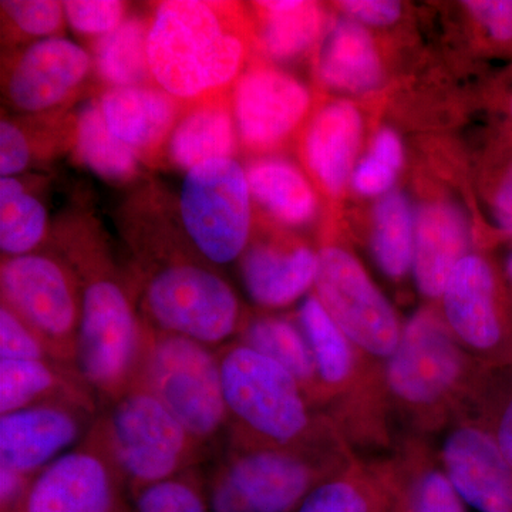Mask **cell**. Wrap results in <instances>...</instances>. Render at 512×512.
<instances>
[{"instance_id":"1","label":"cell","mask_w":512,"mask_h":512,"mask_svg":"<svg viewBox=\"0 0 512 512\" xmlns=\"http://www.w3.org/2000/svg\"><path fill=\"white\" fill-rule=\"evenodd\" d=\"M148 18L156 86L185 106L231 94L251 46V26L238 3L165 0Z\"/></svg>"},{"instance_id":"2","label":"cell","mask_w":512,"mask_h":512,"mask_svg":"<svg viewBox=\"0 0 512 512\" xmlns=\"http://www.w3.org/2000/svg\"><path fill=\"white\" fill-rule=\"evenodd\" d=\"M62 255L82 284L76 370L101 407L140 383L151 328L141 316L133 284L99 242H69Z\"/></svg>"},{"instance_id":"3","label":"cell","mask_w":512,"mask_h":512,"mask_svg":"<svg viewBox=\"0 0 512 512\" xmlns=\"http://www.w3.org/2000/svg\"><path fill=\"white\" fill-rule=\"evenodd\" d=\"M141 258L133 288L151 329L217 350L238 339L248 318L217 268L173 249Z\"/></svg>"},{"instance_id":"4","label":"cell","mask_w":512,"mask_h":512,"mask_svg":"<svg viewBox=\"0 0 512 512\" xmlns=\"http://www.w3.org/2000/svg\"><path fill=\"white\" fill-rule=\"evenodd\" d=\"M229 446L299 447L312 427L308 394L285 369L238 340L218 349Z\"/></svg>"},{"instance_id":"5","label":"cell","mask_w":512,"mask_h":512,"mask_svg":"<svg viewBox=\"0 0 512 512\" xmlns=\"http://www.w3.org/2000/svg\"><path fill=\"white\" fill-rule=\"evenodd\" d=\"M97 426L128 493L200 467L210 454L146 387L100 407Z\"/></svg>"},{"instance_id":"6","label":"cell","mask_w":512,"mask_h":512,"mask_svg":"<svg viewBox=\"0 0 512 512\" xmlns=\"http://www.w3.org/2000/svg\"><path fill=\"white\" fill-rule=\"evenodd\" d=\"M138 386L150 390L208 454L228 440L217 349L151 329Z\"/></svg>"},{"instance_id":"7","label":"cell","mask_w":512,"mask_h":512,"mask_svg":"<svg viewBox=\"0 0 512 512\" xmlns=\"http://www.w3.org/2000/svg\"><path fill=\"white\" fill-rule=\"evenodd\" d=\"M181 227L195 254L214 268L238 262L251 242L252 198L237 158L191 168L178 197Z\"/></svg>"},{"instance_id":"8","label":"cell","mask_w":512,"mask_h":512,"mask_svg":"<svg viewBox=\"0 0 512 512\" xmlns=\"http://www.w3.org/2000/svg\"><path fill=\"white\" fill-rule=\"evenodd\" d=\"M0 295L35 330L56 360L76 369L82 322V284L62 254H33L2 258Z\"/></svg>"},{"instance_id":"9","label":"cell","mask_w":512,"mask_h":512,"mask_svg":"<svg viewBox=\"0 0 512 512\" xmlns=\"http://www.w3.org/2000/svg\"><path fill=\"white\" fill-rule=\"evenodd\" d=\"M320 481L298 447L228 444L207 476L212 512H296Z\"/></svg>"},{"instance_id":"10","label":"cell","mask_w":512,"mask_h":512,"mask_svg":"<svg viewBox=\"0 0 512 512\" xmlns=\"http://www.w3.org/2000/svg\"><path fill=\"white\" fill-rule=\"evenodd\" d=\"M19 512H134L97 420L82 443L32 478Z\"/></svg>"},{"instance_id":"11","label":"cell","mask_w":512,"mask_h":512,"mask_svg":"<svg viewBox=\"0 0 512 512\" xmlns=\"http://www.w3.org/2000/svg\"><path fill=\"white\" fill-rule=\"evenodd\" d=\"M315 295L350 342L369 355L389 359L403 326L392 303L355 256L340 247L318 252Z\"/></svg>"},{"instance_id":"12","label":"cell","mask_w":512,"mask_h":512,"mask_svg":"<svg viewBox=\"0 0 512 512\" xmlns=\"http://www.w3.org/2000/svg\"><path fill=\"white\" fill-rule=\"evenodd\" d=\"M311 104L308 87L292 74L252 64L231 90L239 144L254 153L278 148L298 130Z\"/></svg>"},{"instance_id":"13","label":"cell","mask_w":512,"mask_h":512,"mask_svg":"<svg viewBox=\"0 0 512 512\" xmlns=\"http://www.w3.org/2000/svg\"><path fill=\"white\" fill-rule=\"evenodd\" d=\"M387 362V384L404 403L430 406L451 392L463 373L456 339L431 311H419L403 326Z\"/></svg>"},{"instance_id":"14","label":"cell","mask_w":512,"mask_h":512,"mask_svg":"<svg viewBox=\"0 0 512 512\" xmlns=\"http://www.w3.org/2000/svg\"><path fill=\"white\" fill-rule=\"evenodd\" d=\"M93 72L92 53L63 36L29 43L3 69L6 103L23 114L59 109Z\"/></svg>"},{"instance_id":"15","label":"cell","mask_w":512,"mask_h":512,"mask_svg":"<svg viewBox=\"0 0 512 512\" xmlns=\"http://www.w3.org/2000/svg\"><path fill=\"white\" fill-rule=\"evenodd\" d=\"M97 410L82 404H37L0 416V468L33 478L86 439Z\"/></svg>"},{"instance_id":"16","label":"cell","mask_w":512,"mask_h":512,"mask_svg":"<svg viewBox=\"0 0 512 512\" xmlns=\"http://www.w3.org/2000/svg\"><path fill=\"white\" fill-rule=\"evenodd\" d=\"M444 473L461 500L478 512H512V467L497 440L460 427L444 441Z\"/></svg>"},{"instance_id":"17","label":"cell","mask_w":512,"mask_h":512,"mask_svg":"<svg viewBox=\"0 0 512 512\" xmlns=\"http://www.w3.org/2000/svg\"><path fill=\"white\" fill-rule=\"evenodd\" d=\"M97 99L111 133L137 151L143 161L165 153L185 109V104L156 84L111 87Z\"/></svg>"},{"instance_id":"18","label":"cell","mask_w":512,"mask_h":512,"mask_svg":"<svg viewBox=\"0 0 512 512\" xmlns=\"http://www.w3.org/2000/svg\"><path fill=\"white\" fill-rule=\"evenodd\" d=\"M443 301L444 322L467 348L490 350L500 342L493 268L480 255H466L448 278Z\"/></svg>"},{"instance_id":"19","label":"cell","mask_w":512,"mask_h":512,"mask_svg":"<svg viewBox=\"0 0 512 512\" xmlns=\"http://www.w3.org/2000/svg\"><path fill=\"white\" fill-rule=\"evenodd\" d=\"M238 264L248 298L262 309H282L308 296L319 261L306 245L249 242Z\"/></svg>"},{"instance_id":"20","label":"cell","mask_w":512,"mask_h":512,"mask_svg":"<svg viewBox=\"0 0 512 512\" xmlns=\"http://www.w3.org/2000/svg\"><path fill=\"white\" fill-rule=\"evenodd\" d=\"M362 133V116L350 101H333L316 111L303 134L301 151L309 174L323 191L338 195L345 190Z\"/></svg>"},{"instance_id":"21","label":"cell","mask_w":512,"mask_h":512,"mask_svg":"<svg viewBox=\"0 0 512 512\" xmlns=\"http://www.w3.org/2000/svg\"><path fill=\"white\" fill-rule=\"evenodd\" d=\"M467 245V220L457 205L434 201L417 211L412 274L424 296L440 298Z\"/></svg>"},{"instance_id":"22","label":"cell","mask_w":512,"mask_h":512,"mask_svg":"<svg viewBox=\"0 0 512 512\" xmlns=\"http://www.w3.org/2000/svg\"><path fill=\"white\" fill-rule=\"evenodd\" d=\"M55 402L100 412L99 399L74 367L56 360H0V416Z\"/></svg>"},{"instance_id":"23","label":"cell","mask_w":512,"mask_h":512,"mask_svg":"<svg viewBox=\"0 0 512 512\" xmlns=\"http://www.w3.org/2000/svg\"><path fill=\"white\" fill-rule=\"evenodd\" d=\"M239 146L231 94L185 106L165 147L178 170L190 171L207 161L235 158Z\"/></svg>"},{"instance_id":"24","label":"cell","mask_w":512,"mask_h":512,"mask_svg":"<svg viewBox=\"0 0 512 512\" xmlns=\"http://www.w3.org/2000/svg\"><path fill=\"white\" fill-rule=\"evenodd\" d=\"M320 82L345 93H369L383 82V64L372 36L360 23L339 19L330 26L316 60Z\"/></svg>"},{"instance_id":"25","label":"cell","mask_w":512,"mask_h":512,"mask_svg":"<svg viewBox=\"0 0 512 512\" xmlns=\"http://www.w3.org/2000/svg\"><path fill=\"white\" fill-rule=\"evenodd\" d=\"M252 202L289 228L315 220L318 197L301 168L279 157H261L245 167Z\"/></svg>"},{"instance_id":"26","label":"cell","mask_w":512,"mask_h":512,"mask_svg":"<svg viewBox=\"0 0 512 512\" xmlns=\"http://www.w3.org/2000/svg\"><path fill=\"white\" fill-rule=\"evenodd\" d=\"M258 12L256 40L269 59L288 62L308 52L322 33V9L303 0H268L254 3Z\"/></svg>"},{"instance_id":"27","label":"cell","mask_w":512,"mask_h":512,"mask_svg":"<svg viewBox=\"0 0 512 512\" xmlns=\"http://www.w3.org/2000/svg\"><path fill=\"white\" fill-rule=\"evenodd\" d=\"M72 144L76 160L101 180L127 183L140 173L143 158L111 133L99 99L87 100L77 111Z\"/></svg>"},{"instance_id":"28","label":"cell","mask_w":512,"mask_h":512,"mask_svg":"<svg viewBox=\"0 0 512 512\" xmlns=\"http://www.w3.org/2000/svg\"><path fill=\"white\" fill-rule=\"evenodd\" d=\"M148 26L150 18L128 16L119 28L92 42L93 70L106 89L154 84L148 62Z\"/></svg>"},{"instance_id":"29","label":"cell","mask_w":512,"mask_h":512,"mask_svg":"<svg viewBox=\"0 0 512 512\" xmlns=\"http://www.w3.org/2000/svg\"><path fill=\"white\" fill-rule=\"evenodd\" d=\"M237 340L285 367L306 393L319 386L315 359L299 323L281 316H254L247 319Z\"/></svg>"},{"instance_id":"30","label":"cell","mask_w":512,"mask_h":512,"mask_svg":"<svg viewBox=\"0 0 512 512\" xmlns=\"http://www.w3.org/2000/svg\"><path fill=\"white\" fill-rule=\"evenodd\" d=\"M49 234L43 201L18 177L0 178V251L2 258L39 252Z\"/></svg>"},{"instance_id":"31","label":"cell","mask_w":512,"mask_h":512,"mask_svg":"<svg viewBox=\"0 0 512 512\" xmlns=\"http://www.w3.org/2000/svg\"><path fill=\"white\" fill-rule=\"evenodd\" d=\"M416 214L402 192H389L373 211L372 254L384 275L402 279L412 272Z\"/></svg>"},{"instance_id":"32","label":"cell","mask_w":512,"mask_h":512,"mask_svg":"<svg viewBox=\"0 0 512 512\" xmlns=\"http://www.w3.org/2000/svg\"><path fill=\"white\" fill-rule=\"evenodd\" d=\"M298 323L315 359L320 384L342 386L353 370V343L323 308L315 293L302 299Z\"/></svg>"},{"instance_id":"33","label":"cell","mask_w":512,"mask_h":512,"mask_svg":"<svg viewBox=\"0 0 512 512\" xmlns=\"http://www.w3.org/2000/svg\"><path fill=\"white\" fill-rule=\"evenodd\" d=\"M134 512H212L207 476L200 467L130 494Z\"/></svg>"},{"instance_id":"34","label":"cell","mask_w":512,"mask_h":512,"mask_svg":"<svg viewBox=\"0 0 512 512\" xmlns=\"http://www.w3.org/2000/svg\"><path fill=\"white\" fill-rule=\"evenodd\" d=\"M404 163V148L400 137L389 128L376 134L369 154L353 170L350 183L363 197L389 194Z\"/></svg>"},{"instance_id":"35","label":"cell","mask_w":512,"mask_h":512,"mask_svg":"<svg viewBox=\"0 0 512 512\" xmlns=\"http://www.w3.org/2000/svg\"><path fill=\"white\" fill-rule=\"evenodd\" d=\"M0 9L8 29L30 43L62 36L67 25L63 2L56 0H2Z\"/></svg>"},{"instance_id":"36","label":"cell","mask_w":512,"mask_h":512,"mask_svg":"<svg viewBox=\"0 0 512 512\" xmlns=\"http://www.w3.org/2000/svg\"><path fill=\"white\" fill-rule=\"evenodd\" d=\"M382 503L370 488L348 477L322 480L296 512H380Z\"/></svg>"},{"instance_id":"37","label":"cell","mask_w":512,"mask_h":512,"mask_svg":"<svg viewBox=\"0 0 512 512\" xmlns=\"http://www.w3.org/2000/svg\"><path fill=\"white\" fill-rule=\"evenodd\" d=\"M63 8L73 32L93 42L109 35L128 18V3L119 0H67Z\"/></svg>"},{"instance_id":"38","label":"cell","mask_w":512,"mask_h":512,"mask_svg":"<svg viewBox=\"0 0 512 512\" xmlns=\"http://www.w3.org/2000/svg\"><path fill=\"white\" fill-rule=\"evenodd\" d=\"M399 512H467L443 471L429 470L414 481Z\"/></svg>"},{"instance_id":"39","label":"cell","mask_w":512,"mask_h":512,"mask_svg":"<svg viewBox=\"0 0 512 512\" xmlns=\"http://www.w3.org/2000/svg\"><path fill=\"white\" fill-rule=\"evenodd\" d=\"M0 360H56L45 340L3 303L0 305Z\"/></svg>"},{"instance_id":"40","label":"cell","mask_w":512,"mask_h":512,"mask_svg":"<svg viewBox=\"0 0 512 512\" xmlns=\"http://www.w3.org/2000/svg\"><path fill=\"white\" fill-rule=\"evenodd\" d=\"M33 150L29 136L16 121L3 117L0 121V177H18L32 163Z\"/></svg>"},{"instance_id":"41","label":"cell","mask_w":512,"mask_h":512,"mask_svg":"<svg viewBox=\"0 0 512 512\" xmlns=\"http://www.w3.org/2000/svg\"><path fill=\"white\" fill-rule=\"evenodd\" d=\"M463 5L494 42H512V0H466Z\"/></svg>"},{"instance_id":"42","label":"cell","mask_w":512,"mask_h":512,"mask_svg":"<svg viewBox=\"0 0 512 512\" xmlns=\"http://www.w3.org/2000/svg\"><path fill=\"white\" fill-rule=\"evenodd\" d=\"M338 8L357 23L389 26L402 16V3L393 0H343Z\"/></svg>"},{"instance_id":"43","label":"cell","mask_w":512,"mask_h":512,"mask_svg":"<svg viewBox=\"0 0 512 512\" xmlns=\"http://www.w3.org/2000/svg\"><path fill=\"white\" fill-rule=\"evenodd\" d=\"M491 212L497 228L512 237V163L498 181L491 200Z\"/></svg>"},{"instance_id":"44","label":"cell","mask_w":512,"mask_h":512,"mask_svg":"<svg viewBox=\"0 0 512 512\" xmlns=\"http://www.w3.org/2000/svg\"><path fill=\"white\" fill-rule=\"evenodd\" d=\"M32 478L0 468V512H19Z\"/></svg>"},{"instance_id":"45","label":"cell","mask_w":512,"mask_h":512,"mask_svg":"<svg viewBox=\"0 0 512 512\" xmlns=\"http://www.w3.org/2000/svg\"><path fill=\"white\" fill-rule=\"evenodd\" d=\"M497 443L508 463L512 467V399L508 403L501 417L500 426H498Z\"/></svg>"},{"instance_id":"46","label":"cell","mask_w":512,"mask_h":512,"mask_svg":"<svg viewBox=\"0 0 512 512\" xmlns=\"http://www.w3.org/2000/svg\"><path fill=\"white\" fill-rule=\"evenodd\" d=\"M505 271H507L508 278L512 281V252L508 255L507 262H505Z\"/></svg>"},{"instance_id":"47","label":"cell","mask_w":512,"mask_h":512,"mask_svg":"<svg viewBox=\"0 0 512 512\" xmlns=\"http://www.w3.org/2000/svg\"><path fill=\"white\" fill-rule=\"evenodd\" d=\"M508 114H510V120L512 123V94H511L510 103H508Z\"/></svg>"}]
</instances>
